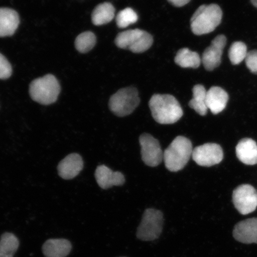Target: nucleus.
I'll return each instance as SVG.
<instances>
[{
	"label": "nucleus",
	"instance_id": "4be33fe9",
	"mask_svg": "<svg viewBox=\"0 0 257 257\" xmlns=\"http://www.w3.org/2000/svg\"><path fill=\"white\" fill-rule=\"evenodd\" d=\"M19 246L18 237L12 233H5L0 238V257H14Z\"/></svg>",
	"mask_w": 257,
	"mask_h": 257
},
{
	"label": "nucleus",
	"instance_id": "393cba45",
	"mask_svg": "<svg viewBox=\"0 0 257 257\" xmlns=\"http://www.w3.org/2000/svg\"><path fill=\"white\" fill-rule=\"evenodd\" d=\"M138 19L137 13L133 9L126 8L117 14L116 24L118 28H125L131 24L136 23Z\"/></svg>",
	"mask_w": 257,
	"mask_h": 257
},
{
	"label": "nucleus",
	"instance_id": "39448f33",
	"mask_svg": "<svg viewBox=\"0 0 257 257\" xmlns=\"http://www.w3.org/2000/svg\"><path fill=\"white\" fill-rule=\"evenodd\" d=\"M115 43L122 49L130 50L135 53H141L152 47L153 38L147 32L136 29L118 34L115 38Z\"/></svg>",
	"mask_w": 257,
	"mask_h": 257
},
{
	"label": "nucleus",
	"instance_id": "aec40b11",
	"mask_svg": "<svg viewBox=\"0 0 257 257\" xmlns=\"http://www.w3.org/2000/svg\"><path fill=\"white\" fill-rule=\"evenodd\" d=\"M115 9L110 3H104L96 6L92 14V23L96 26L107 24L114 19Z\"/></svg>",
	"mask_w": 257,
	"mask_h": 257
},
{
	"label": "nucleus",
	"instance_id": "a878e982",
	"mask_svg": "<svg viewBox=\"0 0 257 257\" xmlns=\"http://www.w3.org/2000/svg\"><path fill=\"white\" fill-rule=\"evenodd\" d=\"M12 68L11 64L6 58L0 53V79H6L11 76Z\"/></svg>",
	"mask_w": 257,
	"mask_h": 257
},
{
	"label": "nucleus",
	"instance_id": "5701e85b",
	"mask_svg": "<svg viewBox=\"0 0 257 257\" xmlns=\"http://www.w3.org/2000/svg\"><path fill=\"white\" fill-rule=\"evenodd\" d=\"M96 44V37L91 32H83L76 38L75 47L80 53H85L91 50Z\"/></svg>",
	"mask_w": 257,
	"mask_h": 257
},
{
	"label": "nucleus",
	"instance_id": "0eeeda50",
	"mask_svg": "<svg viewBox=\"0 0 257 257\" xmlns=\"http://www.w3.org/2000/svg\"><path fill=\"white\" fill-rule=\"evenodd\" d=\"M163 221L162 212L153 208L147 209L144 212L142 221L138 228V238L144 241L158 238L162 232Z\"/></svg>",
	"mask_w": 257,
	"mask_h": 257
},
{
	"label": "nucleus",
	"instance_id": "f03ea898",
	"mask_svg": "<svg viewBox=\"0 0 257 257\" xmlns=\"http://www.w3.org/2000/svg\"><path fill=\"white\" fill-rule=\"evenodd\" d=\"M193 150L191 141L187 138L176 137L164 152L166 168L173 172L182 170L192 157Z\"/></svg>",
	"mask_w": 257,
	"mask_h": 257
},
{
	"label": "nucleus",
	"instance_id": "2eb2a0df",
	"mask_svg": "<svg viewBox=\"0 0 257 257\" xmlns=\"http://www.w3.org/2000/svg\"><path fill=\"white\" fill-rule=\"evenodd\" d=\"M18 13L11 9L0 8V37L12 36L19 25Z\"/></svg>",
	"mask_w": 257,
	"mask_h": 257
},
{
	"label": "nucleus",
	"instance_id": "cd10ccee",
	"mask_svg": "<svg viewBox=\"0 0 257 257\" xmlns=\"http://www.w3.org/2000/svg\"><path fill=\"white\" fill-rule=\"evenodd\" d=\"M190 1L191 0H168V2L172 5L178 8L182 7V6L187 5Z\"/></svg>",
	"mask_w": 257,
	"mask_h": 257
},
{
	"label": "nucleus",
	"instance_id": "423d86ee",
	"mask_svg": "<svg viewBox=\"0 0 257 257\" xmlns=\"http://www.w3.org/2000/svg\"><path fill=\"white\" fill-rule=\"evenodd\" d=\"M140 98L136 88L128 87L121 89L111 96L109 107L118 117L130 115L139 105Z\"/></svg>",
	"mask_w": 257,
	"mask_h": 257
},
{
	"label": "nucleus",
	"instance_id": "412c9836",
	"mask_svg": "<svg viewBox=\"0 0 257 257\" xmlns=\"http://www.w3.org/2000/svg\"><path fill=\"white\" fill-rule=\"evenodd\" d=\"M175 62L178 66L184 68L197 69L200 66L202 61L197 52L184 48L177 53Z\"/></svg>",
	"mask_w": 257,
	"mask_h": 257
},
{
	"label": "nucleus",
	"instance_id": "9b49d317",
	"mask_svg": "<svg viewBox=\"0 0 257 257\" xmlns=\"http://www.w3.org/2000/svg\"><path fill=\"white\" fill-rule=\"evenodd\" d=\"M226 42V37L224 35H218L211 42L210 46L204 51L201 61L205 69L208 71H212L220 66Z\"/></svg>",
	"mask_w": 257,
	"mask_h": 257
},
{
	"label": "nucleus",
	"instance_id": "20e7f679",
	"mask_svg": "<svg viewBox=\"0 0 257 257\" xmlns=\"http://www.w3.org/2000/svg\"><path fill=\"white\" fill-rule=\"evenodd\" d=\"M60 92V83L52 75H47L35 79L30 85V94L32 99L41 104L54 103Z\"/></svg>",
	"mask_w": 257,
	"mask_h": 257
},
{
	"label": "nucleus",
	"instance_id": "dca6fc26",
	"mask_svg": "<svg viewBox=\"0 0 257 257\" xmlns=\"http://www.w3.org/2000/svg\"><path fill=\"white\" fill-rule=\"evenodd\" d=\"M237 159L246 165L257 164V145L250 138L240 140L236 147Z\"/></svg>",
	"mask_w": 257,
	"mask_h": 257
},
{
	"label": "nucleus",
	"instance_id": "9d476101",
	"mask_svg": "<svg viewBox=\"0 0 257 257\" xmlns=\"http://www.w3.org/2000/svg\"><path fill=\"white\" fill-rule=\"evenodd\" d=\"M142 160L150 167L159 166L163 160L164 153L159 141L149 134H144L140 137Z\"/></svg>",
	"mask_w": 257,
	"mask_h": 257
},
{
	"label": "nucleus",
	"instance_id": "6ab92c4d",
	"mask_svg": "<svg viewBox=\"0 0 257 257\" xmlns=\"http://www.w3.org/2000/svg\"><path fill=\"white\" fill-rule=\"evenodd\" d=\"M193 98L189 102V107L201 115H205L208 110L207 105V91L202 85L194 86Z\"/></svg>",
	"mask_w": 257,
	"mask_h": 257
},
{
	"label": "nucleus",
	"instance_id": "ddd939ff",
	"mask_svg": "<svg viewBox=\"0 0 257 257\" xmlns=\"http://www.w3.org/2000/svg\"><path fill=\"white\" fill-rule=\"evenodd\" d=\"M83 168V162L81 156L78 154H69L58 166V173L61 178L69 180L75 178Z\"/></svg>",
	"mask_w": 257,
	"mask_h": 257
},
{
	"label": "nucleus",
	"instance_id": "bb28decb",
	"mask_svg": "<svg viewBox=\"0 0 257 257\" xmlns=\"http://www.w3.org/2000/svg\"><path fill=\"white\" fill-rule=\"evenodd\" d=\"M245 60L246 65L250 72L257 75V50L249 51Z\"/></svg>",
	"mask_w": 257,
	"mask_h": 257
},
{
	"label": "nucleus",
	"instance_id": "c85d7f7f",
	"mask_svg": "<svg viewBox=\"0 0 257 257\" xmlns=\"http://www.w3.org/2000/svg\"><path fill=\"white\" fill-rule=\"evenodd\" d=\"M252 4L257 8V0H251Z\"/></svg>",
	"mask_w": 257,
	"mask_h": 257
},
{
	"label": "nucleus",
	"instance_id": "f257e3e1",
	"mask_svg": "<svg viewBox=\"0 0 257 257\" xmlns=\"http://www.w3.org/2000/svg\"><path fill=\"white\" fill-rule=\"evenodd\" d=\"M149 107L154 120L160 124L175 123L184 114L179 102L171 95H153L149 101Z\"/></svg>",
	"mask_w": 257,
	"mask_h": 257
},
{
	"label": "nucleus",
	"instance_id": "1a4fd4ad",
	"mask_svg": "<svg viewBox=\"0 0 257 257\" xmlns=\"http://www.w3.org/2000/svg\"><path fill=\"white\" fill-rule=\"evenodd\" d=\"M192 159L199 166L210 167L219 164L223 159V152L217 144L207 143L193 150Z\"/></svg>",
	"mask_w": 257,
	"mask_h": 257
},
{
	"label": "nucleus",
	"instance_id": "4468645a",
	"mask_svg": "<svg viewBox=\"0 0 257 257\" xmlns=\"http://www.w3.org/2000/svg\"><path fill=\"white\" fill-rule=\"evenodd\" d=\"M95 179L99 187L107 189L113 186H120L125 182L121 173L113 172L105 165L99 166L95 173Z\"/></svg>",
	"mask_w": 257,
	"mask_h": 257
},
{
	"label": "nucleus",
	"instance_id": "f8f14e48",
	"mask_svg": "<svg viewBox=\"0 0 257 257\" xmlns=\"http://www.w3.org/2000/svg\"><path fill=\"white\" fill-rule=\"evenodd\" d=\"M233 235L241 243H257V218H248L237 223Z\"/></svg>",
	"mask_w": 257,
	"mask_h": 257
},
{
	"label": "nucleus",
	"instance_id": "a211bd4d",
	"mask_svg": "<svg viewBox=\"0 0 257 257\" xmlns=\"http://www.w3.org/2000/svg\"><path fill=\"white\" fill-rule=\"evenodd\" d=\"M71 249V243L64 239L48 240L43 246V253L46 257H66Z\"/></svg>",
	"mask_w": 257,
	"mask_h": 257
},
{
	"label": "nucleus",
	"instance_id": "7ed1b4c3",
	"mask_svg": "<svg viewBox=\"0 0 257 257\" xmlns=\"http://www.w3.org/2000/svg\"><path fill=\"white\" fill-rule=\"evenodd\" d=\"M222 16V11L217 5L200 6L191 19L193 33L196 35L211 33L220 24Z\"/></svg>",
	"mask_w": 257,
	"mask_h": 257
},
{
	"label": "nucleus",
	"instance_id": "6e6552de",
	"mask_svg": "<svg viewBox=\"0 0 257 257\" xmlns=\"http://www.w3.org/2000/svg\"><path fill=\"white\" fill-rule=\"evenodd\" d=\"M232 200L234 207L241 214L251 213L257 207V191L251 185H241L233 191Z\"/></svg>",
	"mask_w": 257,
	"mask_h": 257
},
{
	"label": "nucleus",
	"instance_id": "b1692460",
	"mask_svg": "<svg viewBox=\"0 0 257 257\" xmlns=\"http://www.w3.org/2000/svg\"><path fill=\"white\" fill-rule=\"evenodd\" d=\"M247 54V48L242 42H234L230 46L229 51V57L231 63L237 65L245 59Z\"/></svg>",
	"mask_w": 257,
	"mask_h": 257
},
{
	"label": "nucleus",
	"instance_id": "f3484780",
	"mask_svg": "<svg viewBox=\"0 0 257 257\" xmlns=\"http://www.w3.org/2000/svg\"><path fill=\"white\" fill-rule=\"evenodd\" d=\"M229 100L227 93L221 88L213 86L207 92V105L212 113H220L226 107Z\"/></svg>",
	"mask_w": 257,
	"mask_h": 257
}]
</instances>
